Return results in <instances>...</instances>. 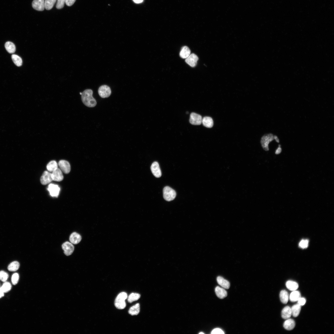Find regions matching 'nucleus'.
<instances>
[{"label":"nucleus","mask_w":334,"mask_h":334,"mask_svg":"<svg viewBox=\"0 0 334 334\" xmlns=\"http://www.w3.org/2000/svg\"><path fill=\"white\" fill-rule=\"evenodd\" d=\"M286 286L289 290L293 291L296 290L298 288V284L296 282L292 281L287 282Z\"/></svg>","instance_id":"obj_27"},{"label":"nucleus","mask_w":334,"mask_h":334,"mask_svg":"<svg viewBox=\"0 0 334 334\" xmlns=\"http://www.w3.org/2000/svg\"><path fill=\"white\" fill-rule=\"evenodd\" d=\"M9 275L3 271H0V280L3 282H5L8 279Z\"/></svg>","instance_id":"obj_34"},{"label":"nucleus","mask_w":334,"mask_h":334,"mask_svg":"<svg viewBox=\"0 0 334 334\" xmlns=\"http://www.w3.org/2000/svg\"><path fill=\"white\" fill-rule=\"evenodd\" d=\"M199 334H204V333H203V332H200V333H199Z\"/></svg>","instance_id":"obj_42"},{"label":"nucleus","mask_w":334,"mask_h":334,"mask_svg":"<svg viewBox=\"0 0 334 334\" xmlns=\"http://www.w3.org/2000/svg\"><path fill=\"white\" fill-rule=\"evenodd\" d=\"M298 304L300 305L303 306L306 303V300L305 298H304L301 297L299 300L298 301Z\"/></svg>","instance_id":"obj_40"},{"label":"nucleus","mask_w":334,"mask_h":334,"mask_svg":"<svg viewBox=\"0 0 334 334\" xmlns=\"http://www.w3.org/2000/svg\"><path fill=\"white\" fill-rule=\"evenodd\" d=\"M52 176L53 180L55 182H60L64 179V176L62 171L59 168H58L52 172Z\"/></svg>","instance_id":"obj_14"},{"label":"nucleus","mask_w":334,"mask_h":334,"mask_svg":"<svg viewBox=\"0 0 334 334\" xmlns=\"http://www.w3.org/2000/svg\"><path fill=\"white\" fill-rule=\"evenodd\" d=\"M12 58L14 63L17 66H21L23 64V60L21 58L16 54H12Z\"/></svg>","instance_id":"obj_30"},{"label":"nucleus","mask_w":334,"mask_h":334,"mask_svg":"<svg viewBox=\"0 0 334 334\" xmlns=\"http://www.w3.org/2000/svg\"><path fill=\"white\" fill-rule=\"evenodd\" d=\"M202 123L204 126L209 128H212L213 126V122L212 118L210 117H205L202 119Z\"/></svg>","instance_id":"obj_20"},{"label":"nucleus","mask_w":334,"mask_h":334,"mask_svg":"<svg viewBox=\"0 0 334 334\" xmlns=\"http://www.w3.org/2000/svg\"><path fill=\"white\" fill-rule=\"evenodd\" d=\"M301 297L300 292L296 290L291 292L289 298L291 302H295L298 301Z\"/></svg>","instance_id":"obj_22"},{"label":"nucleus","mask_w":334,"mask_h":334,"mask_svg":"<svg viewBox=\"0 0 334 334\" xmlns=\"http://www.w3.org/2000/svg\"><path fill=\"white\" fill-rule=\"evenodd\" d=\"M217 281L218 283L223 288L228 289L230 287V284L229 282L221 277H218L217 278Z\"/></svg>","instance_id":"obj_17"},{"label":"nucleus","mask_w":334,"mask_h":334,"mask_svg":"<svg viewBox=\"0 0 334 334\" xmlns=\"http://www.w3.org/2000/svg\"><path fill=\"white\" fill-rule=\"evenodd\" d=\"M19 278V275L17 273L14 274L12 277V282L13 285H16L18 282Z\"/></svg>","instance_id":"obj_36"},{"label":"nucleus","mask_w":334,"mask_h":334,"mask_svg":"<svg viewBox=\"0 0 334 334\" xmlns=\"http://www.w3.org/2000/svg\"><path fill=\"white\" fill-rule=\"evenodd\" d=\"M81 239L80 235L76 232H73L70 236L69 240L73 244L77 245L80 242Z\"/></svg>","instance_id":"obj_15"},{"label":"nucleus","mask_w":334,"mask_h":334,"mask_svg":"<svg viewBox=\"0 0 334 334\" xmlns=\"http://www.w3.org/2000/svg\"><path fill=\"white\" fill-rule=\"evenodd\" d=\"M198 60V58L197 56L195 54H192L186 59L185 62L191 67H194L196 66Z\"/></svg>","instance_id":"obj_13"},{"label":"nucleus","mask_w":334,"mask_h":334,"mask_svg":"<svg viewBox=\"0 0 334 334\" xmlns=\"http://www.w3.org/2000/svg\"><path fill=\"white\" fill-rule=\"evenodd\" d=\"M111 90L110 88L106 85L101 86L98 90V93L99 96L102 98H107L111 94Z\"/></svg>","instance_id":"obj_4"},{"label":"nucleus","mask_w":334,"mask_h":334,"mask_svg":"<svg viewBox=\"0 0 334 334\" xmlns=\"http://www.w3.org/2000/svg\"><path fill=\"white\" fill-rule=\"evenodd\" d=\"M60 170L64 173L68 174L71 171V166L69 163L65 160H61L58 163Z\"/></svg>","instance_id":"obj_8"},{"label":"nucleus","mask_w":334,"mask_h":334,"mask_svg":"<svg viewBox=\"0 0 334 334\" xmlns=\"http://www.w3.org/2000/svg\"><path fill=\"white\" fill-rule=\"evenodd\" d=\"M5 48L7 51L12 54L16 51V47L15 44L10 41H8L5 45Z\"/></svg>","instance_id":"obj_26"},{"label":"nucleus","mask_w":334,"mask_h":334,"mask_svg":"<svg viewBox=\"0 0 334 334\" xmlns=\"http://www.w3.org/2000/svg\"><path fill=\"white\" fill-rule=\"evenodd\" d=\"M128 298L126 292H122L118 295L115 301V307L118 309H123L126 306L125 300Z\"/></svg>","instance_id":"obj_2"},{"label":"nucleus","mask_w":334,"mask_h":334,"mask_svg":"<svg viewBox=\"0 0 334 334\" xmlns=\"http://www.w3.org/2000/svg\"><path fill=\"white\" fill-rule=\"evenodd\" d=\"M140 297L141 295L139 294L132 293L128 297V301L129 302L131 303L138 300Z\"/></svg>","instance_id":"obj_31"},{"label":"nucleus","mask_w":334,"mask_h":334,"mask_svg":"<svg viewBox=\"0 0 334 334\" xmlns=\"http://www.w3.org/2000/svg\"><path fill=\"white\" fill-rule=\"evenodd\" d=\"M202 116L197 114L192 113L190 115V122L191 124L194 125H200L202 121Z\"/></svg>","instance_id":"obj_9"},{"label":"nucleus","mask_w":334,"mask_h":334,"mask_svg":"<svg viewBox=\"0 0 334 334\" xmlns=\"http://www.w3.org/2000/svg\"><path fill=\"white\" fill-rule=\"evenodd\" d=\"M211 333L212 334H224V333L221 329L219 328H216L212 330Z\"/></svg>","instance_id":"obj_38"},{"label":"nucleus","mask_w":334,"mask_h":334,"mask_svg":"<svg viewBox=\"0 0 334 334\" xmlns=\"http://www.w3.org/2000/svg\"><path fill=\"white\" fill-rule=\"evenodd\" d=\"M281 315L283 319H288L290 318L292 315L291 308L288 306L285 307L282 311Z\"/></svg>","instance_id":"obj_19"},{"label":"nucleus","mask_w":334,"mask_h":334,"mask_svg":"<svg viewBox=\"0 0 334 334\" xmlns=\"http://www.w3.org/2000/svg\"><path fill=\"white\" fill-rule=\"evenodd\" d=\"M60 190V188L58 185L53 184L49 185L48 188V190L49 191L51 195L53 197H58Z\"/></svg>","instance_id":"obj_12"},{"label":"nucleus","mask_w":334,"mask_h":334,"mask_svg":"<svg viewBox=\"0 0 334 334\" xmlns=\"http://www.w3.org/2000/svg\"><path fill=\"white\" fill-rule=\"evenodd\" d=\"M140 311V304H137L130 308L129 310V313L132 316L137 315L138 314Z\"/></svg>","instance_id":"obj_23"},{"label":"nucleus","mask_w":334,"mask_h":334,"mask_svg":"<svg viewBox=\"0 0 334 334\" xmlns=\"http://www.w3.org/2000/svg\"><path fill=\"white\" fill-rule=\"evenodd\" d=\"M19 267V263L17 261H15L10 263L9 264L8 268L9 271H11V272H15V271L18 270Z\"/></svg>","instance_id":"obj_29"},{"label":"nucleus","mask_w":334,"mask_h":334,"mask_svg":"<svg viewBox=\"0 0 334 334\" xmlns=\"http://www.w3.org/2000/svg\"><path fill=\"white\" fill-rule=\"evenodd\" d=\"M53 181L52 178V173L47 171H45L40 178V182L42 184L46 185L51 182Z\"/></svg>","instance_id":"obj_7"},{"label":"nucleus","mask_w":334,"mask_h":334,"mask_svg":"<svg viewBox=\"0 0 334 334\" xmlns=\"http://www.w3.org/2000/svg\"><path fill=\"white\" fill-rule=\"evenodd\" d=\"M151 171L156 177H160L162 176V173L158 163L156 162L153 163L151 167Z\"/></svg>","instance_id":"obj_10"},{"label":"nucleus","mask_w":334,"mask_h":334,"mask_svg":"<svg viewBox=\"0 0 334 334\" xmlns=\"http://www.w3.org/2000/svg\"><path fill=\"white\" fill-rule=\"evenodd\" d=\"M1 288L4 293H7L11 290L12 286L9 282H5L2 286Z\"/></svg>","instance_id":"obj_33"},{"label":"nucleus","mask_w":334,"mask_h":334,"mask_svg":"<svg viewBox=\"0 0 334 334\" xmlns=\"http://www.w3.org/2000/svg\"><path fill=\"white\" fill-rule=\"evenodd\" d=\"M309 241L307 240H302L299 243V247L303 249L307 248L309 245Z\"/></svg>","instance_id":"obj_35"},{"label":"nucleus","mask_w":334,"mask_h":334,"mask_svg":"<svg viewBox=\"0 0 334 334\" xmlns=\"http://www.w3.org/2000/svg\"><path fill=\"white\" fill-rule=\"evenodd\" d=\"M32 6L33 8L36 10L43 11L45 8V0H33Z\"/></svg>","instance_id":"obj_11"},{"label":"nucleus","mask_w":334,"mask_h":334,"mask_svg":"<svg viewBox=\"0 0 334 334\" xmlns=\"http://www.w3.org/2000/svg\"><path fill=\"white\" fill-rule=\"evenodd\" d=\"M62 248L64 250L65 254L67 256L71 255L74 250V246L72 243L68 242L64 243L62 245Z\"/></svg>","instance_id":"obj_6"},{"label":"nucleus","mask_w":334,"mask_h":334,"mask_svg":"<svg viewBox=\"0 0 334 334\" xmlns=\"http://www.w3.org/2000/svg\"><path fill=\"white\" fill-rule=\"evenodd\" d=\"M163 197L165 200L170 201L175 199L176 194V191L169 186L165 187L163 190Z\"/></svg>","instance_id":"obj_3"},{"label":"nucleus","mask_w":334,"mask_h":334,"mask_svg":"<svg viewBox=\"0 0 334 334\" xmlns=\"http://www.w3.org/2000/svg\"><path fill=\"white\" fill-rule=\"evenodd\" d=\"M280 298L281 302L283 304H287L289 300V294L286 290H282L280 292Z\"/></svg>","instance_id":"obj_25"},{"label":"nucleus","mask_w":334,"mask_h":334,"mask_svg":"<svg viewBox=\"0 0 334 334\" xmlns=\"http://www.w3.org/2000/svg\"><path fill=\"white\" fill-rule=\"evenodd\" d=\"M296 323L293 319H287L283 324V327L285 329L291 330H293L295 326Z\"/></svg>","instance_id":"obj_16"},{"label":"nucleus","mask_w":334,"mask_h":334,"mask_svg":"<svg viewBox=\"0 0 334 334\" xmlns=\"http://www.w3.org/2000/svg\"><path fill=\"white\" fill-rule=\"evenodd\" d=\"M133 1L135 3L138 4L142 3L143 1V0H133Z\"/></svg>","instance_id":"obj_41"},{"label":"nucleus","mask_w":334,"mask_h":334,"mask_svg":"<svg viewBox=\"0 0 334 334\" xmlns=\"http://www.w3.org/2000/svg\"><path fill=\"white\" fill-rule=\"evenodd\" d=\"M65 0H57L56 8L58 9H61L64 8Z\"/></svg>","instance_id":"obj_37"},{"label":"nucleus","mask_w":334,"mask_h":334,"mask_svg":"<svg viewBox=\"0 0 334 334\" xmlns=\"http://www.w3.org/2000/svg\"><path fill=\"white\" fill-rule=\"evenodd\" d=\"M57 0H45V8L47 10L51 9L56 3Z\"/></svg>","instance_id":"obj_32"},{"label":"nucleus","mask_w":334,"mask_h":334,"mask_svg":"<svg viewBox=\"0 0 334 334\" xmlns=\"http://www.w3.org/2000/svg\"><path fill=\"white\" fill-rule=\"evenodd\" d=\"M215 291L217 296L220 298H224L227 296V291L224 289L219 287H217L215 288Z\"/></svg>","instance_id":"obj_18"},{"label":"nucleus","mask_w":334,"mask_h":334,"mask_svg":"<svg viewBox=\"0 0 334 334\" xmlns=\"http://www.w3.org/2000/svg\"><path fill=\"white\" fill-rule=\"evenodd\" d=\"M76 0H65V3L68 6H71L73 5L75 2Z\"/></svg>","instance_id":"obj_39"},{"label":"nucleus","mask_w":334,"mask_h":334,"mask_svg":"<svg viewBox=\"0 0 334 334\" xmlns=\"http://www.w3.org/2000/svg\"><path fill=\"white\" fill-rule=\"evenodd\" d=\"M93 91L91 89H87L82 93L81 100L86 106L89 107H95L97 104L96 100L93 97Z\"/></svg>","instance_id":"obj_1"},{"label":"nucleus","mask_w":334,"mask_h":334,"mask_svg":"<svg viewBox=\"0 0 334 334\" xmlns=\"http://www.w3.org/2000/svg\"><path fill=\"white\" fill-rule=\"evenodd\" d=\"M274 139V137L272 134H269L264 136L261 138V143L263 148L266 150H268V144Z\"/></svg>","instance_id":"obj_5"},{"label":"nucleus","mask_w":334,"mask_h":334,"mask_svg":"<svg viewBox=\"0 0 334 334\" xmlns=\"http://www.w3.org/2000/svg\"><path fill=\"white\" fill-rule=\"evenodd\" d=\"M46 168L49 171L52 172L58 168V164L56 161H52L48 164Z\"/></svg>","instance_id":"obj_28"},{"label":"nucleus","mask_w":334,"mask_h":334,"mask_svg":"<svg viewBox=\"0 0 334 334\" xmlns=\"http://www.w3.org/2000/svg\"><path fill=\"white\" fill-rule=\"evenodd\" d=\"M291 308L292 315L294 317H297L300 314L301 306L298 304L292 306Z\"/></svg>","instance_id":"obj_24"},{"label":"nucleus","mask_w":334,"mask_h":334,"mask_svg":"<svg viewBox=\"0 0 334 334\" xmlns=\"http://www.w3.org/2000/svg\"><path fill=\"white\" fill-rule=\"evenodd\" d=\"M191 51L189 48L184 46L182 47L180 53V57L183 59H186L190 54Z\"/></svg>","instance_id":"obj_21"}]
</instances>
